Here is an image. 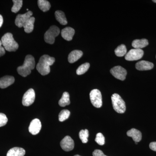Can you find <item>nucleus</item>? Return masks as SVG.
<instances>
[{"mask_svg": "<svg viewBox=\"0 0 156 156\" xmlns=\"http://www.w3.org/2000/svg\"><path fill=\"white\" fill-rule=\"evenodd\" d=\"M127 135L131 137L135 142H139L142 139V134L139 130L132 128L127 131Z\"/></svg>", "mask_w": 156, "mask_h": 156, "instance_id": "dca6fc26", "label": "nucleus"}, {"mask_svg": "<svg viewBox=\"0 0 156 156\" xmlns=\"http://www.w3.org/2000/svg\"><path fill=\"white\" fill-rule=\"evenodd\" d=\"M95 141L99 145H103L105 143V138L103 134L101 133H98L96 134Z\"/></svg>", "mask_w": 156, "mask_h": 156, "instance_id": "c85d7f7f", "label": "nucleus"}, {"mask_svg": "<svg viewBox=\"0 0 156 156\" xmlns=\"http://www.w3.org/2000/svg\"><path fill=\"white\" fill-rule=\"evenodd\" d=\"M33 15V12L31 11H28V12L23 14H19L17 15L15 20V23L18 27H23V26L26 22Z\"/></svg>", "mask_w": 156, "mask_h": 156, "instance_id": "9d476101", "label": "nucleus"}, {"mask_svg": "<svg viewBox=\"0 0 156 156\" xmlns=\"http://www.w3.org/2000/svg\"><path fill=\"white\" fill-rule=\"evenodd\" d=\"M35 22V18L33 17H30L26 22L23 26L24 31L27 33H30L33 30L34 28V23Z\"/></svg>", "mask_w": 156, "mask_h": 156, "instance_id": "aec40b11", "label": "nucleus"}, {"mask_svg": "<svg viewBox=\"0 0 156 156\" xmlns=\"http://www.w3.org/2000/svg\"><path fill=\"white\" fill-rule=\"evenodd\" d=\"M93 156H107L103 153V152L100 150H95L92 153Z\"/></svg>", "mask_w": 156, "mask_h": 156, "instance_id": "7c9ffc66", "label": "nucleus"}, {"mask_svg": "<svg viewBox=\"0 0 156 156\" xmlns=\"http://www.w3.org/2000/svg\"><path fill=\"white\" fill-rule=\"evenodd\" d=\"M112 104L114 109L119 113L122 114L126 111L125 101L119 94L115 93L112 96Z\"/></svg>", "mask_w": 156, "mask_h": 156, "instance_id": "20e7f679", "label": "nucleus"}, {"mask_svg": "<svg viewBox=\"0 0 156 156\" xmlns=\"http://www.w3.org/2000/svg\"><path fill=\"white\" fill-rule=\"evenodd\" d=\"M89 132L87 129L82 130L79 133V136L82 142L84 144L87 143L88 141Z\"/></svg>", "mask_w": 156, "mask_h": 156, "instance_id": "a878e982", "label": "nucleus"}, {"mask_svg": "<svg viewBox=\"0 0 156 156\" xmlns=\"http://www.w3.org/2000/svg\"><path fill=\"white\" fill-rule=\"evenodd\" d=\"M60 146L63 150L66 151H69L73 149L74 142L70 136H66L61 140Z\"/></svg>", "mask_w": 156, "mask_h": 156, "instance_id": "9b49d317", "label": "nucleus"}, {"mask_svg": "<svg viewBox=\"0 0 156 156\" xmlns=\"http://www.w3.org/2000/svg\"><path fill=\"white\" fill-rule=\"evenodd\" d=\"M5 50L3 47L2 41L0 40V57L5 55Z\"/></svg>", "mask_w": 156, "mask_h": 156, "instance_id": "2f4dec72", "label": "nucleus"}, {"mask_svg": "<svg viewBox=\"0 0 156 156\" xmlns=\"http://www.w3.org/2000/svg\"><path fill=\"white\" fill-rule=\"evenodd\" d=\"M55 16L56 20L62 25H65L67 24V20L64 12L60 11H56Z\"/></svg>", "mask_w": 156, "mask_h": 156, "instance_id": "412c9836", "label": "nucleus"}, {"mask_svg": "<svg viewBox=\"0 0 156 156\" xmlns=\"http://www.w3.org/2000/svg\"><path fill=\"white\" fill-rule=\"evenodd\" d=\"M74 156H81L79 155H75Z\"/></svg>", "mask_w": 156, "mask_h": 156, "instance_id": "c9c22d12", "label": "nucleus"}, {"mask_svg": "<svg viewBox=\"0 0 156 156\" xmlns=\"http://www.w3.org/2000/svg\"><path fill=\"white\" fill-rule=\"evenodd\" d=\"M35 99V93L33 89L27 90L23 95L22 98L23 105L25 106H29L31 105Z\"/></svg>", "mask_w": 156, "mask_h": 156, "instance_id": "6e6552de", "label": "nucleus"}, {"mask_svg": "<svg viewBox=\"0 0 156 156\" xmlns=\"http://www.w3.org/2000/svg\"><path fill=\"white\" fill-rule=\"evenodd\" d=\"M60 33V30L56 26L50 27L44 34V41L46 43L53 44L55 42V38Z\"/></svg>", "mask_w": 156, "mask_h": 156, "instance_id": "39448f33", "label": "nucleus"}, {"mask_svg": "<svg viewBox=\"0 0 156 156\" xmlns=\"http://www.w3.org/2000/svg\"><path fill=\"white\" fill-rule=\"evenodd\" d=\"M15 79L13 76H6L0 78V88L5 89L14 83Z\"/></svg>", "mask_w": 156, "mask_h": 156, "instance_id": "4468645a", "label": "nucleus"}, {"mask_svg": "<svg viewBox=\"0 0 156 156\" xmlns=\"http://www.w3.org/2000/svg\"><path fill=\"white\" fill-rule=\"evenodd\" d=\"M3 23V18L2 16L0 14V27L2 25Z\"/></svg>", "mask_w": 156, "mask_h": 156, "instance_id": "72a5a7b5", "label": "nucleus"}, {"mask_svg": "<svg viewBox=\"0 0 156 156\" xmlns=\"http://www.w3.org/2000/svg\"><path fill=\"white\" fill-rule=\"evenodd\" d=\"M55 61V58L49 55L42 56L39 59L37 66V69L43 76L47 75L50 73V66H52Z\"/></svg>", "mask_w": 156, "mask_h": 156, "instance_id": "f257e3e1", "label": "nucleus"}, {"mask_svg": "<svg viewBox=\"0 0 156 156\" xmlns=\"http://www.w3.org/2000/svg\"><path fill=\"white\" fill-rule=\"evenodd\" d=\"M148 41L147 39L135 40L132 42V46L134 49H141L148 45Z\"/></svg>", "mask_w": 156, "mask_h": 156, "instance_id": "6ab92c4d", "label": "nucleus"}, {"mask_svg": "<svg viewBox=\"0 0 156 156\" xmlns=\"http://www.w3.org/2000/svg\"><path fill=\"white\" fill-rule=\"evenodd\" d=\"M153 2H154L156 3V0H153Z\"/></svg>", "mask_w": 156, "mask_h": 156, "instance_id": "f704fd0d", "label": "nucleus"}, {"mask_svg": "<svg viewBox=\"0 0 156 156\" xmlns=\"http://www.w3.org/2000/svg\"><path fill=\"white\" fill-rule=\"evenodd\" d=\"M14 5L11 9V11L14 13H16L18 12L21 9L23 5L22 0H13Z\"/></svg>", "mask_w": 156, "mask_h": 156, "instance_id": "bb28decb", "label": "nucleus"}, {"mask_svg": "<svg viewBox=\"0 0 156 156\" xmlns=\"http://www.w3.org/2000/svg\"><path fill=\"white\" fill-rule=\"evenodd\" d=\"M25 151L21 147H15L11 149L8 151L7 156H24Z\"/></svg>", "mask_w": 156, "mask_h": 156, "instance_id": "a211bd4d", "label": "nucleus"}, {"mask_svg": "<svg viewBox=\"0 0 156 156\" xmlns=\"http://www.w3.org/2000/svg\"><path fill=\"white\" fill-rule=\"evenodd\" d=\"M149 147L151 150L156 151V142L151 143Z\"/></svg>", "mask_w": 156, "mask_h": 156, "instance_id": "473e14b6", "label": "nucleus"}, {"mask_svg": "<svg viewBox=\"0 0 156 156\" xmlns=\"http://www.w3.org/2000/svg\"><path fill=\"white\" fill-rule=\"evenodd\" d=\"M90 67V64L88 62L84 63L79 66L76 70V74L78 75H81L87 72Z\"/></svg>", "mask_w": 156, "mask_h": 156, "instance_id": "393cba45", "label": "nucleus"}, {"mask_svg": "<svg viewBox=\"0 0 156 156\" xmlns=\"http://www.w3.org/2000/svg\"><path fill=\"white\" fill-rule=\"evenodd\" d=\"M70 104L69 95L68 92H64L62 94L61 99L58 101V105L61 107H65L69 105Z\"/></svg>", "mask_w": 156, "mask_h": 156, "instance_id": "4be33fe9", "label": "nucleus"}, {"mask_svg": "<svg viewBox=\"0 0 156 156\" xmlns=\"http://www.w3.org/2000/svg\"><path fill=\"white\" fill-rule=\"evenodd\" d=\"M143 50L141 49H133L130 50L125 56L128 61H135L140 59L144 55Z\"/></svg>", "mask_w": 156, "mask_h": 156, "instance_id": "0eeeda50", "label": "nucleus"}, {"mask_svg": "<svg viewBox=\"0 0 156 156\" xmlns=\"http://www.w3.org/2000/svg\"><path fill=\"white\" fill-rule=\"evenodd\" d=\"M115 55L119 57H122L125 56L127 53L126 46L124 44L120 45L115 50Z\"/></svg>", "mask_w": 156, "mask_h": 156, "instance_id": "b1692460", "label": "nucleus"}, {"mask_svg": "<svg viewBox=\"0 0 156 156\" xmlns=\"http://www.w3.org/2000/svg\"><path fill=\"white\" fill-rule=\"evenodd\" d=\"M110 73L115 78L122 81L126 80L127 74V70L121 66H116L112 68L110 70Z\"/></svg>", "mask_w": 156, "mask_h": 156, "instance_id": "1a4fd4ad", "label": "nucleus"}, {"mask_svg": "<svg viewBox=\"0 0 156 156\" xmlns=\"http://www.w3.org/2000/svg\"><path fill=\"white\" fill-rule=\"evenodd\" d=\"M41 123L37 119H34L31 121L29 127V131L33 135L38 134L41 129Z\"/></svg>", "mask_w": 156, "mask_h": 156, "instance_id": "f8f14e48", "label": "nucleus"}, {"mask_svg": "<svg viewBox=\"0 0 156 156\" xmlns=\"http://www.w3.org/2000/svg\"><path fill=\"white\" fill-rule=\"evenodd\" d=\"M2 44L5 50L9 52H14L18 49L19 45L15 41L13 35L10 33L5 34L2 38Z\"/></svg>", "mask_w": 156, "mask_h": 156, "instance_id": "7ed1b4c3", "label": "nucleus"}, {"mask_svg": "<svg viewBox=\"0 0 156 156\" xmlns=\"http://www.w3.org/2000/svg\"><path fill=\"white\" fill-rule=\"evenodd\" d=\"M154 66L153 63L145 60L138 62L135 65L136 69L140 71L149 70L152 69Z\"/></svg>", "mask_w": 156, "mask_h": 156, "instance_id": "ddd939ff", "label": "nucleus"}, {"mask_svg": "<svg viewBox=\"0 0 156 156\" xmlns=\"http://www.w3.org/2000/svg\"><path fill=\"white\" fill-rule=\"evenodd\" d=\"M8 121V119L6 115L0 113V127L5 126Z\"/></svg>", "mask_w": 156, "mask_h": 156, "instance_id": "c756f323", "label": "nucleus"}, {"mask_svg": "<svg viewBox=\"0 0 156 156\" xmlns=\"http://www.w3.org/2000/svg\"><path fill=\"white\" fill-rule=\"evenodd\" d=\"M75 33L74 29L70 27H66L62 30L61 36L66 41H71L73 38Z\"/></svg>", "mask_w": 156, "mask_h": 156, "instance_id": "2eb2a0df", "label": "nucleus"}, {"mask_svg": "<svg viewBox=\"0 0 156 156\" xmlns=\"http://www.w3.org/2000/svg\"><path fill=\"white\" fill-rule=\"evenodd\" d=\"M35 66L34 58L30 55L26 56L24 63L22 66H19L17 68L18 74L23 77H26L30 74L31 70L34 69Z\"/></svg>", "mask_w": 156, "mask_h": 156, "instance_id": "f03ea898", "label": "nucleus"}, {"mask_svg": "<svg viewBox=\"0 0 156 156\" xmlns=\"http://www.w3.org/2000/svg\"><path fill=\"white\" fill-rule=\"evenodd\" d=\"M70 112L68 110H62L58 115V120L60 122H64L69 118Z\"/></svg>", "mask_w": 156, "mask_h": 156, "instance_id": "cd10ccee", "label": "nucleus"}, {"mask_svg": "<svg viewBox=\"0 0 156 156\" xmlns=\"http://www.w3.org/2000/svg\"><path fill=\"white\" fill-rule=\"evenodd\" d=\"M83 53L81 50H75L72 51L68 56V61L73 63L77 61L83 56Z\"/></svg>", "mask_w": 156, "mask_h": 156, "instance_id": "f3484780", "label": "nucleus"}, {"mask_svg": "<svg viewBox=\"0 0 156 156\" xmlns=\"http://www.w3.org/2000/svg\"><path fill=\"white\" fill-rule=\"evenodd\" d=\"M90 99L92 105L97 108L102 106V96L100 91L97 89H93L90 92Z\"/></svg>", "mask_w": 156, "mask_h": 156, "instance_id": "423d86ee", "label": "nucleus"}, {"mask_svg": "<svg viewBox=\"0 0 156 156\" xmlns=\"http://www.w3.org/2000/svg\"><path fill=\"white\" fill-rule=\"evenodd\" d=\"M37 3L39 8L43 12H46L49 11L51 7L50 2L46 0H39L38 1Z\"/></svg>", "mask_w": 156, "mask_h": 156, "instance_id": "5701e85b", "label": "nucleus"}]
</instances>
